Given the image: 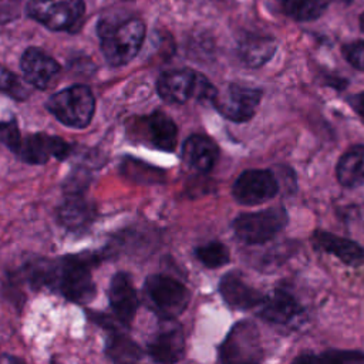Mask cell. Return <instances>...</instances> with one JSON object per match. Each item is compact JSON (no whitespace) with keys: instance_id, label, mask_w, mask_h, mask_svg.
Returning a JSON list of instances; mask_svg holds the SVG:
<instances>
[{"instance_id":"cell-5","label":"cell","mask_w":364,"mask_h":364,"mask_svg":"<svg viewBox=\"0 0 364 364\" xmlns=\"http://www.w3.org/2000/svg\"><path fill=\"white\" fill-rule=\"evenodd\" d=\"M289 216L284 208L274 206L257 212L239 215L233 223L235 235L247 245H260L273 239L287 225Z\"/></svg>"},{"instance_id":"cell-17","label":"cell","mask_w":364,"mask_h":364,"mask_svg":"<svg viewBox=\"0 0 364 364\" xmlns=\"http://www.w3.org/2000/svg\"><path fill=\"white\" fill-rule=\"evenodd\" d=\"M259 317L273 324H290L301 314V306L284 289H274L259 304Z\"/></svg>"},{"instance_id":"cell-13","label":"cell","mask_w":364,"mask_h":364,"mask_svg":"<svg viewBox=\"0 0 364 364\" xmlns=\"http://www.w3.org/2000/svg\"><path fill=\"white\" fill-rule=\"evenodd\" d=\"M108 300L115 318L124 327H129L138 311L139 299L132 279L127 272H117L112 276L108 289Z\"/></svg>"},{"instance_id":"cell-20","label":"cell","mask_w":364,"mask_h":364,"mask_svg":"<svg viewBox=\"0 0 364 364\" xmlns=\"http://www.w3.org/2000/svg\"><path fill=\"white\" fill-rule=\"evenodd\" d=\"M185 164L198 172H209L219 158V148L210 138L199 134L191 135L182 148Z\"/></svg>"},{"instance_id":"cell-12","label":"cell","mask_w":364,"mask_h":364,"mask_svg":"<svg viewBox=\"0 0 364 364\" xmlns=\"http://www.w3.org/2000/svg\"><path fill=\"white\" fill-rule=\"evenodd\" d=\"M73 145L57 135L34 132L21 138V144L16 155L26 164L43 165L48 162L50 158L64 161L73 154Z\"/></svg>"},{"instance_id":"cell-6","label":"cell","mask_w":364,"mask_h":364,"mask_svg":"<svg viewBox=\"0 0 364 364\" xmlns=\"http://www.w3.org/2000/svg\"><path fill=\"white\" fill-rule=\"evenodd\" d=\"M144 293L149 306L162 317L179 316L189 303L188 289L166 274H151L145 279Z\"/></svg>"},{"instance_id":"cell-1","label":"cell","mask_w":364,"mask_h":364,"mask_svg":"<svg viewBox=\"0 0 364 364\" xmlns=\"http://www.w3.org/2000/svg\"><path fill=\"white\" fill-rule=\"evenodd\" d=\"M97 253L65 255L57 259H36L23 269V279L34 290L47 289L60 293L77 304H88L97 294L92 267L100 263Z\"/></svg>"},{"instance_id":"cell-11","label":"cell","mask_w":364,"mask_h":364,"mask_svg":"<svg viewBox=\"0 0 364 364\" xmlns=\"http://www.w3.org/2000/svg\"><path fill=\"white\" fill-rule=\"evenodd\" d=\"M260 98L262 91L257 88L230 84L225 94L216 92L212 104L225 118L233 122H246L255 115Z\"/></svg>"},{"instance_id":"cell-8","label":"cell","mask_w":364,"mask_h":364,"mask_svg":"<svg viewBox=\"0 0 364 364\" xmlns=\"http://www.w3.org/2000/svg\"><path fill=\"white\" fill-rule=\"evenodd\" d=\"M262 354L259 331L252 321L235 324L219 348V360L223 363H256Z\"/></svg>"},{"instance_id":"cell-22","label":"cell","mask_w":364,"mask_h":364,"mask_svg":"<svg viewBox=\"0 0 364 364\" xmlns=\"http://www.w3.org/2000/svg\"><path fill=\"white\" fill-rule=\"evenodd\" d=\"M337 181L346 188L364 185V145L350 148L337 162Z\"/></svg>"},{"instance_id":"cell-10","label":"cell","mask_w":364,"mask_h":364,"mask_svg":"<svg viewBox=\"0 0 364 364\" xmlns=\"http://www.w3.org/2000/svg\"><path fill=\"white\" fill-rule=\"evenodd\" d=\"M279 192V182L269 169H247L233 183V198L242 205H259L270 200Z\"/></svg>"},{"instance_id":"cell-16","label":"cell","mask_w":364,"mask_h":364,"mask_svg":"<svg viewBox=\"0 0 364 364\" xmlns=\"http://www.w3.org/2000/svg\"><path fill=\"white\" fill-rule=\"evenodd\" d=\"M20 67L26 81L38 90L48 88L61 71L60 64L37 47H28L23 53Z\"/></svg>"},{"instance_id":"cell-15","label":"cell","mask_w":364,"mask_h":364,"mask_svg":"<svg viewBox=\"0 0 364 364\" xmlns=\"http://www.w3.org/2000/svg\"><path fill=\"white\" fill-rule=\"evenodd\" d=\"M135 125L138 134L142 135V139L151 146L166 152H172L175 149L178 141V128L172 118L165 112L154 111L146 117L138 118Z\"/></svg>"},{"instance_id":"cell-26","label":"cell","mask_w":364,"mask_h":364,"mask_svg":"<svg viewBox=\"0 0 364 364\" xmlns=\"http://www.w3.org/2000/svg\"><path fill=\"white\" fill-rule=\"evenodd\" d=\"M195 256L203 266L209 269L220 267L229 262V250L220 242H209L198 246L195 249Z\"/></svg>"},{"instance_id":"cell-30","label":"cell","mask_w":364,"mask_h":364,"mask_svg":"<svg viewBox=\"0 0 364 364\" xmlns=\"http://www.w3.org/2000/svg\"><path fill=\"white\" fill-rule=\"evenodd\" d=\"M341 51L350 65H353L355 70L364 71V40L344 44Z\"/></svg>"},{"instance_id":"cell-25","label":"cell","mask_w":364,"mask_h":364,"mask_svg":"<svg viewBox=\"0 0 364 364\" xmlns=\"http://www.w3.org/2000/svg\"><path fill=\"white\" fill-rule=\"evenodd\" d=\"M121 173L136 183H161L165 178L162 169L135 158H125L121 164Z\"/></svg>"},{"instance_id":"cell-14","label":"cell","mask_w":364,"mask_h":364,"mask_svg":"<svg viewBox=\"0 0 364 364\" xmlns=\"http://www.w3.org/2000/svg\"><path fill=\"white\" fill-rule=\"evenodd\" d=\"M165 324L148 341L146 351L156 363H176L185 354V336L182 327L172 318H165Z\"/></svg>"},{"instance_id":"cell-33","label":"cell","mask_w":364,"mask_h":364,"mask_svg":"<svg viewBox=\"0 0 364 364\" xmlns=\"http://www.w3.org/2000/svg\"><path fill=\"white\" fill-rule=\"evenodd\" d=\"M327 3L330 1H334V3H340V4H350L353 0H326Z\"/></svg>"},{"instance_id":"cell-31","label":"cell","mask_w":364,"mask_h":364,"mask_svg":"<svg viewBox=\"0 0 364 364\" xmlns=\"http://www.w3.org/2000/svg\"><path fill=\"white\" fill-rule=\"evenodd\" d=\"M347 102L354 112H357L360 117L364 118V91L347 97Z\"/></svg>"},{"instance_id":"cell-21","label":"cell","mask_w":364,"mask_h":364,"mask_svg":"<svg viewBox=\"0 0 364 364\" xmlns=\"http://www.w3.org/2000/svg\"><path fill=\"white\" fill-rule=\"evenodd\" d=\"M276 48L277 43L273 37L245 34L239 40L237 55L245 65L250 68H259L273 57Z\"/></svg>"},{"instance_id":"cell-9","label":"cell","mask_w":364,"mask_h":364,"mask_svg":"<svg viewBox=\"0 0 364 364\" xmlns=\"http://www.w3.org/2000/svg\"><path fill=\"white\" fill-rule=\"evenodd\" d=\"M97 218L95 205L85 196V188L65 186L63 202L57 208L58 223L74 233H82Z\"/></svg>"},{"instance_id":"cell-7","label":"cell","mask_w":364,"mask_h":364,"mask_svg":"<svg viewBox=\"0 0 364 364\" xmlns=\"http://www.w3.org/2000/svg\"><path fill=\"white\" fill-rule=\"evenodd\" d=\"M85 11L82 0H30L27 14L54 31L73 30Z\"/></svg>"},{"instance_id":"cell-23","label":"cell","mask_w":364,"mask_h":364,"mask_svg":"<svg viewBox=\"0 0 364 364\" xmlns=\"http://www.w3.org/2000/svg\"><path fill=\"white\" fill-rule=\"evenodd\" d=\"M109 334L105 341V354L115 363H132L142 358V348L117 326L109 327Z\"/></svg>"},{"instance_id":"cell-4","label":"cell","mask_w":364,"mask_h":364,"mask_svg":"<svg viewBox=\"0 0 364 364\" xmlns=\"http://www.w3.org/2000/svg\"><path fill=\"white\" fill-rule=\"evenodd\" d=\"M158 95L169 104H185L189 98L209 100L212 102L218 90L200 73L191 68L169 70L156 81Z\"/></svg>"},{"instance_id":"cell-2","label":"cell","mask_w":364,"mask_h":364,"mask_svg":"<svg viewBox=\"0 0 364 364\" xmlns=\"http://www.w3.org/2000/svg\"><path fill=\"white\" fill-rule=\"evenodd\" d=\"M101 51L112 67L128 64L141 50L145 38V24L139 18H128L121 23L101 21L98 24Z\"/></svg>"},{"instance_id":"cell-27","label":"cell","mask_w":364,"mask_h":364,"mask_svg":"<svg viewBox=\"0 0 364 364\" xmlns=\"http://www.w3.org/2000/svg\"><path fill=\"white\" fill-rule=\"evenodd\" d=\"M0 92L7 94L16 101H24L30 95V91L23 85L20 78L1 64H0Z\"/></svg>"},{"instance_id":"cell-3","label":"cell","mask_w":364,"mask_h":364,"mask_svg":"<svg viewBox=\"0 0 364 364\" xmlns=\"http://www.w3.org/2000/svg\"><path fill=\"white\" fill-rule=\"evenodd\" d=\"M46 107L61 124L85 128L94 117L95 98L88 85L74 84L53 94Z\"/></svg>"},{"instance_id":"cell-29","label":"cell","mask_w":364,"mask_h":364,"mask_svg":"<svg viewBox=\"0 0 364 364\" xmlns=\"http://www.w3.org/2000/svg\"><path fill=\"white\" fill-rule=\"evenodd\" d=\"M21 132L16 118L0 121V142L4 144L10 151L17 154L21 144Z\"/></svg>"},{"instance_id":"cell-34","label":"cell","mask_w":364,"mask_h":364,"mask_svg":"<svg viewBox=\"0 0 364 364\" xmlns=\"http://www.w3.org/2000/svg\"><path fill=\"white\" fill-rule=\"evenodd\" d=\"M360 27H361V30L364 31V13L360 16Z\"/></svg>"},{"instance_id":"cell-32","label":"cell","mask_w":364,"mask_h":364,"mask_svg":"<svg viewBox=\"0 0 364 364\" xmlns=\"http://www.w3.org/2000/svg\"><path fill=\"white\" fill-rule=\"evenodd\" d=\"M4 361H9V363H23L24 360L20 358V357L10 355V354H1L0 355V363H4Z\"/></svg>"},{"instance_id":"cell-18","label":"cell","mask_w":364,"mask_h":364,"mask_svg":"<svg viewBox=\"0 0 364 364\" xmlns=\"http://www.w3.org/2000/svg\"><path fill=\"white\" fill-rule=\"evenodd\" d=\"M219 291L230 307L239 310L259 307L264 297L259 290L249 286L237 272H229L220 279Z\"/></svg>"},{"instance_id":"cell-28","label":"cell","mask_w":364,"mask_h":364,"mask_svg":"<svg viewBox=\"0 0 364 364\" xmlns=\"http://www.w3.org/2000/svg\"><path fill=\"white\" fill-rule=\"evenodd\" d=\"M294 361H328V363H361L364 361L363 351L333 350L320 355H300Z\"/></svg>"},{"instance_id":"cell-24","label":"cell","mask_w":364,"mask_h":364,"mask_svg":"<svg viewBox=\"0 0 364 364\" xmlns=\"http://www.w3.org/2000/svg\"><path fill=\"white\" fill-rule=\"evenodd\" d=\"M282 13L297 21L318 18L327 9L326 0H276Z\"/></svg>"},{"instance_id":"cell-19","label":"cell","mask_w":364,"mask_h":364,"mask_svg":"<svg viewBox=\"0 0 364 364\" xmlns=\"http://www.w3.org/2000/svg\"><path fill=\"white\" fill-rule=\"evenodd\" d=\"M311 243L316 249L336 256L348 266H358L364 263V247L351 239L324 230H316L311 235Z\"/></svg>"}]
</instances>
